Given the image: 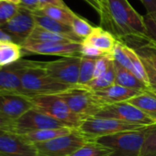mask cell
<instances>
[{
	"label": "cell",
	"instance_id": "cell-37",
	"mask_svg": "<svg viewBox=\"0 0 156 156\" xmlns=\"http://www.w3.org/2000/svg\"><path fill=\"white\" fill-rule=\"evenodd\" d=\"M20 7L26 8L29 11L35 12L40 9V5L39 0H20L18 5Z\"/></svg>",
	"mask_w": 156,
	"mask_h": 156
},
{
	"label": "cell",
	"instance_id": "cell-12",
	"mask_svg": "<svg viewBox=\"0 0 156 156\" xmlns=\"http://www.w3.org/2000/svg\"><path fill=\"white\" fill-rule=\"evenodd\" d=\"M23 53L25 54H38V55H51L59 57H73L81 56V43L77 42H50V43H37L27 44L22 46Z\"/></svg>",
	"mask_w": 156,
	"mask_h": 156
},
{
	"label": "cell",
	"instance_id": "cell-47",
	"mask_svg": "<svg viewBox=\"0 0 156 156\" xmlns=\"http://www.w3.org/2000/svg\"><path fill=\"white\" fill-rule=\"evenodd\" d=\"M0 69H1V68H0Z\"/></svg>",
	"mask_w": 156,
	"mask_h": 156
},
{
	"label": "cell",
	"instance_id": "cell-19",
	"mask_svg": "<svg viewBox=\"0 0 156 156\" xmlns=\"http://www.w3.org/2000/svg\"><path fill=\"white\" fill-rule=\"evenodd\" d=\"M114 69H115V83L120 86L135 90L142 92L149 91L150 89L140 80L138 77L133 74L131 70L125 69L118 62L114 60Z\"/></svg>",
	"mask_w": 156,
	"mask_h": 156
},
{
	"label": "cell",
	"instance_id": "cell-27",
	"mask_svg": "<svg viewBox=\"0 0 156 156\" xmlns=\"http://www.w3.org/2000/svg\"><path fill=\"white\" fill-rule=\"evenodd\" d=\"M125 50H126V53L129 56V58L132 65L134 74L138 77V79H140L150 89L149 80H148V76L146 73V69H145L144 64H143V60L141 59L139 54L137 53V51L134 48H132L131 47H130L126 44H125Z\"/></svg>",
	"mask_w": 156,
	"mask_h": 156
},
{
	"label": "cell",
	"instance_id": "cell-8",
	"mask_svg": "<svg viewBox=\"0 0 156 156\" xmlns=\"http://www.w3.org/2000/svg\"><path fill=\"white\" fill-rule=\"evenodd\" d=\"M95 117L115 119L123 122L141 126H151L156 124L154 120H152L139 108L127 101L105 105Z\"/></svg>",
	"mask_w": 156,
	"mask_h": 156
},
{
	"label": "cell",
	"instance_id": "cell-39",
	"mask_svg": "<svg viewBox=\"0 0 156 156\" xmlns=\"http://www.w3.org/2000/svg\"><path fill=\"white\" fill-rule=\"evenodd\" d=\"M84 1L87 5H89L98 14V16L100 17V20H101L103 18V16H104V8H103V6L96 0H84Z\"/></svg>",
	"mask_w": 156,
	"mask_h": 156
},
{
	"label": "cell",
	"instance_id": "cell-33",
	"mask_svg": "<svg viewBox=\"0 0 156 156\" xmlns=\"http://www.w3.org/2000/svg\"><path fill=\"white\" fill-rule=\"evenodd\" d=\"M143 17L145 27L144 40L146 42L156 43V12L147 13Z\"/></svg>",
	"mask_w": 156,
	"mask_h": 156
},
{
	"label": "cell",
	"instance_id": "cell-17",
	"mask_svg": "<svg viewBox=\"0 0 156 156\" xmlns=\"http://www.w3.org/2000/svg\"><path fill=\"white\" fill-rule=\"evenodd\" d=\"M33 15H34V19H35V23H36L37 27H40L41 28H44V29L53 32V33L65 35V36L71 37L72 39H74V41H76L78 43H82L83 39H81L80 37H78L77 36L74 35L71 26L62 23L60 21H57V20L46 16L45 14L41 13L40 11H35V12H33Z\"/></svg>",
	"mask_w": 156,
	"mask_h": 156
},
{
	"label": "cell",
	"instance_id": "cell-45",
	"mask_svg": "<svg viewBox=\"0 0 156 156\" xmlns=\"http://www.w3.org/2000/svg\"><path fill=\"white\" fill-rule=\"evenodd\" d=\"M96 1H97L102 6H103V8H104V0H96ZM104 15H105V8H104ZM104 17V16H103Z\"/></svg>",
	"mask_w": 156,
	"mask_h": 156
},
{
	"label": "cell",
	"instance_id": "cell-29",
	"mask_svg": "<svg viewBox=\"0 0 156 156\" xmlns=\"http://www.w3.org/2000/svg\"><path fill=\"white\" fill-rule=\"evenodd\" d=\"M96 61L97 58H91L86 57L81 58L79 68V79L77 84L78 86H85L94 79Z\"/></svg>",
	"mask_w": 156,
	"mask_h": 156
},
{
	"label": "cell",
	"instance_id": "cell-13",
	"mask_svg": "<svg viewBox=\"0 0 156 156\" xmlns=\"http://www.w3.org/2000/svg\"><path fill=\"white\" fill-rule=\"evenodd\" d=\"M31 98L19 93H0V115L15 122L32 109Z\"/></svg>",
	"mask_w": 156,
	"mask_h": 156
},
{
	"label": "cell",
	"instance_id": "cell-21",
	"mask_svg": "<svg viewBox=\"0 0 156 156\" xmlns=\"http://www.w3.org/2000/svg\"><path fill=\"white\" fill-rule=\"evenodd\" d=\"M24 56L22 46L9 40H0V68L12 65Z\"/></svg>",
	"mask_w": 156,
	"mask_h": 156
},
{
	"label": "cell",
	"instance_id": "cell-18",
	"mask_svg": "<svg viewBox=\"0 0 156 156\" xmlns=\"http://www.w3.org/2000/svg\"><path fill=\"white\" fill-rule=\"evenodd\" d=\"M117 40L118 39L113 34L105 30L102 27H95L93 33L85 38L83 42L98 48L107 56L112 58V51Z\"/></svg>",
	"mask_w": 156,
	"mask_h": 156
},
{
	"label": "cell",
	"instance_id": "cell-46",
	"mask_svg": "<svg viewBox=\"0 0 156 156\" xmlns=\"http://www.w3.org/2000/svg\"><path fill=\"white\" fill-rule=\"evenodd\" d=\"M153 92H154V93H155V94H156V91H153Z\"/></svg>",
	"mask_w": 156,
	"mask_h": 156
},
{
	"label": "cell",
	"instance_id": "cell-40",
	"mask_svg": "<svg viewBox=\"0 0 156 156\" xmlns=\"http://www.w3.org/2000/svg\"><path fill=\"white\" fill-rule=\"evenodd\" d=\"M40 8L46 5H65L63 0H39Z\"/></svg>",
	"mask_w": 156,
	"mask_h": 156
},
{
	"label": "cell",
	"instance_id": "cell-2",
	"mask_svg": "<svg viewBox=\"0 0 156 156\" xmlns=\"http://www.w3.org/2000/svg\"><path fill=\"white\" fill-rule=\"evenodd\" d=\"M20 63V80L23 94L26 96L59 94L71 88L51 77L42 68L40 61L21 58Z\"/></svg>",
	"mask_w": 156,
	"mask_h": 156
},
{
	"label": "cell",
	"instance_id": "cell-31",
	"mask_svg": "<svg viewBox=\"0 0 156 156\" xmlns=\"http://www.w3.org/2000/svg\"><path fill=\"white\" fill-rule=\"evenodd\" d=\"M142 156H156V124L148 126L146 129Z\"/></svg>",
	"mask_w": 156,
	"mask_h": 156
},
{
	"label": "cell",
	"instance_id": "cell-28",
	"mask_svg": "<svg viewBox=\"0 0 156 156\" xmlns=\"http://www.w3.org/2000/svg\"><path fill=\"white\" fill-rule=\"evenodd\" d=\"M115 83V69H114V60L110 64L108 70L100 77L94 78L86 85L83 86L90 90H98L107 87H109Z\"/></svg>",
	"mask_w": 156,
	"mask_h": 156
},
{
	"label": "cell",
	"instance_id": "cell-26",
	"mask_svg": "<svg viewBox=\"0 0 156 156\" xmlns=\"http://www.w3.org/2000/svg\"><path fill=\"white\" fill-rule=\"evenodd\" d=\"M113 151L96 141H89L68 156H109Z\"/></svg>",
	"mask_w": 156,
	"mask_h": 156
},
{
	"label": "cell",
	"instance_id": "cell-3",
	"mask_svg": "<svg viewBox=\"0 0 156 156\" xmlns=\"http://www.w3.org/2000/svg\"><path fill=\"white\" fill-rule=\"evenodd\" d=\"M147 127L99 137L94 141L111 149L113 153L109 156H142V147Z\"/></svg>",
	"mask_w": 156,
	"mask_h": 156
},
{
	"label": "cell",
	"instance_id": "cell-30",
	"mask_svg": "<svg viewBox=\"0 0 156 156\" xmlns=\"http://www.w3.org/2000/svg\"><path fill=\"white\" fill-rule=\"evenodd\" d=\"M71 27L74 35L83 40L89 37L95 29V27H93L86 19L79 16L77 14H75L73 18Z\"/></svg>",
	"mask_w": 156,
	"mask_h": 156
},
{
	"label": "cell",
	"instance_id": "cell-22",
	"mask_svg": "<svg viewBox=\"0 0 156 156\" xmlns=\"http://www.w3.org/2000/svg\"><path fill=\"white\" fill-rule=\"evenodd\" d=\"M134 49L137 51L144 64L151 91H156V52L145 45Z\"/></svg>",
	"mask_w": 156,
	"mask_h": 156
},
{
	"label": "cell",
	"instance_id": "cell-20",
	"mask_svg": "<svg viewBox=\"0 0 156 156\" xmlns=\"http://www.w3.org/2000/svg\"><path fill=\"white\" fill-rule=\"evenodd\" d=\"M74 128L70 127H62V128H52V129H44L38 130L33 132H29L19 134L27 143L31 144H40L51 141L53 139L67 135L73 132Z\"/></svg>",
	"mask_w": 156,
	"mask_h": 156
},
{
	"label": "cell",
	"instance_id": "cell-35",
	"mask_svg": "<svg viewBox=\"0 0 156 156\" xmlns=\"http://www.w3.org/2000/svg\"><path fill=\"white\" fill-rule=\"evenodd\" d=\"M112 61H113V58L108 56L97 58L96 61V65H95L94 78H98L102 76L108 70Z\"/></svg>",
	"mask_w": 156,
	"mask_h": 156
},
{
	"label": "cell",
	"instance_id": "cell-14",
	"mask_svg": "<svg viewBox=\"0 0 156 156\" xmlns=\"http://www.w3.org/2000/svg\"><path fill=\"white\" fill-rule=\"evenodd\" d=\"M0 156H38V153L35 145L19 134L0 132Z\"/></svg>",
	"mask_w": 156,
	"mask_h": 156
},
{
	"label": "cell",
	"instance_id": "cell-4",
	"mask_svg": "<svg viewBox=\"0 0 156 156\" xmlns=\"http://www.w3.org/2000/svg\"><path fill=\"white\" fill-rule=\"evenodd\" d=\"M34 107L70 128L78 129L83 119L73 112L58 94L36 95L30 97Z\"/></svg>",
	"mask_w": 156,
	"mask_h": 156
},
{
	"label": "cell",
	"instance_id": "cell-41",
	"mask_svg": "<svg viewBox=\"0 0 156 156\" xmlns=\"http://www.w3.org/2000/svg\"><path fill=\"white\" fill-rule=\"evenodd\" d=\"M147 10V13L156 12V0H141Z\"/></svg>",
	"mask_w": 156,
	"mask_h": 156
},
{
	"label": "cell",
	"instance_id": "cell-16",
	"mask_svg": "<svg viewBox=\"0 0 156 156\" xmlns=\"http://www.w3.org/2000/svg\"><path fill=\"white\" fill-rule=\"evenodd\" d=\"M20 60L0 69V93L23 94L20 80ZM24 95V94H23Z\"/></svg>",
	"mask_w": 156,
	"mask_h": 156
},
{
	"label": "cell",
	"instance_id": "cell-38",
	"mask_svg": "<svg viewBox=\"0 0 156 156\" xmlns=\"http://www.w3.org/2000/svg\"><path fill=\"white\" fill-rule=\"evenodd\" d=\"M13 123H14V122L9 121L0 115V132H8V133H15Z\"/></svg>",
	"mask_w": 156,
	"mask_h": 156
},
{
	"label": "cell",
	"instance_id": "cell-36",
	"mask_svg": "<svg viewBox=\"0 0 156 156\" xmlns=\"http://www.w3.org/2000/svg\"><path fill=\"white\" fill-rule=\"evenodd\" d=\"M81 56L86 57V58H97L100 57H105L107 55L105 53H103L101 50H99L98 48H95L89 44L84 43L82 41V43H81Z\"/></svg>",
	"mask_w": 156,
	"mask_h": 156
},
{
	"label": "cell",
	"instance_id": "cell-1",
	"mask_svg": "<svg viewBox=\"0 0 156 156\" xmlns=\"http://www.w3.org/2000/svg\"><path fill=\"white\" fill-rule=\"evenodd\" d=\"M104 8L105 15L100 20L101 26L109 27L114 36L125 41L144 40L143 17L128 0H104Z\"/></svg>",
	"mask_w": 156,
	"mask_h": 156
},
{
	"label": "cell",
	"instance_id": "cell-24",
	"mask_svg": "<svg viewBox=\"0 0 156 156\" xmlns=\"http://www.w3.org/2000/svg\"><path fill=\"white\" fill-rule=\"evenodd\" d=\"M127 102L139 108L156 122V94L154 92L151 90L143 92L130 99Z\"/></svg>",
	"mask_w": 156,
	"mask_h": 156
},
{
	"label": "cell",
	"instance_id": "cell-23",
	"mask_svg": "<svg viewBox=\"0 0 156 156\" xmlns=\"http://www.w3.org/2000/svg\"><path fill=\"white\" fill-rule=\"evenodd\" d=\"M50 42H76L71 37L61 35L57 33H53L51 31H48L44 28H41L40 27H35L33 31L31 32L30 36L27 39V41L23 45L27 44H37V43H50ZM78 43V42H77ZM22 45V46H23Z\"/></svg>",
	"mask_w": 156,
	"mask_h": 156
},
{
	"label": "cell",
	"instance_id": "cell-11",
	"mask_svg": "<svg viewBox=\"0 0 156 156\" xmlns=\"http://www.w3.org/2000/svg\"><path fill=\"white\" fill-rule=\"evenodd\" d=\"M35 27L36 23L33 12L19 6L16 16L0 27L12 37L14 42L22 46L27 41Z\"/></svg>",
	"mask_w": 156,
	"mask_h": 156
},
{
	"label": "cell",
	"instance_id": "cell-15",
	"mask_svg": "<svg viewBox=\"0 0 156 156\" xmlns=\"http://www.w3.org/2000/svg\"><path fill=\"white\" fill-rule=\"evenodd\" d=\"M93 92L97 100L103 106L119 102H124L143 93L142 91L128 89L118 84H113L109 87L98 90H93Z\"/></svg>",
	"mask_w": 156,
	"mask_h": 156
},
{
	"label": "cell",
	"instance_id": "cell-43",
	"mask_svg": "<svg viewBox=\"0 0 156 156\" xmlns=\"http://www.w3.org/2000/svg\"><path fill=\"white\" fill-rule=\"evenodd\" d=\"M144 45L147 46L149 48L153 49L154 51H155L156 52V43H154V42H146Z\"/></svg>",
	"mask_w": 156,
	"mask_h": 156
},
{
	"label": "cell",
	"instance_id": "cell-7",
	"mask_svg": "<svg viewBox=\"0 0 156 156\" xmlns=\"http://www.w3.org/2000/svg\"><path fill=\"white\" fill-rule=\"evenodd\" d=\"M89 141L78 129H74L67 135L34 145L38 156H68Z\"/></svg>",
	"mask_w": 156,
	"mask_h": 156
},
{
	"label": "cell",
	"instance_id": "cell-5",
	"mask_svg": "<svg viewBox=\"0 0 156 156\" xmlns=\"http://www.w3.org/2000/svg\"><path fill=\"white\" fill-rule=\"evenodd\" d=\"M73 112L84 120L95 117L103 105L97 100L93 90L83 86H74L58 94Z\"/></svg>",
	"mask_w": 156,
	"mask_h": 156
},
{
	"label": "cell",
	"instance_id": "cell-34",
	"mask_svg": "<svg viewBox=\"0 0 156 156\" xmlns=\"http://www.w3.org/2000/svg\"><path fill=\"white\" fill-rule=\"evenodd\" d=\"M19 9V5L6 0H0V27L13 18Z\"/></svg>",
	"mask_w": 156,
	"mask_h": 156
},
{
	"label": "cell",
	"instance_id": "cell-25",
	"mask_svg": "<svg viewBox=\"0 0 156 156\" xmlns=\"http://www.w3.org/2000/svg\"><path fill=\"white\" fill-rule=\"evenodd\" d=\"M38 11H40L46 16L69 26H71L73 18L75 15V13L73 12L66 5H46V6L41 7Z\"/></svg>",
	"mask_w": 156,
	"mask_h": 156
},
{
	"label": "cell",
	"instance_id": "cell-6",
	"mask_svg": "<svg viewBox=\"0 0 156 156\" xmlns=\"http://www.w3.org/2000/svg\"><path fill=\"white\" fill-rule=\"evenodd\" d=\"M147 126L130 124L115 119L90 117L84 120L78 130L88 139L94 141L99 137L112 135L123 132L137 131Z\"/></svg>",
	"mask_w": 156,
	"mask_h": 156
},
{
	"label": "cell",
	"instance_id": "cell-44",
	"mask_svg": "<svg viewBox=\"0 0 156 156\" xmlns=\"http://www.w3.org/2000/svg\"><path fill=\"white\" fill-rule=\"evenodd\" d=\"M6 1H8V2H11V3H14V4H17V5H19V3H20V0H6Z\"/></svg>",
	"mask_w": 156,
	"mask_h": 156
},
{
	"label": "cell",
	"instance_id": "cell-9",
	"mask_svg": "<svg viewBox=\"0 0 156 156\" xmlns=\"http://www.w3.org/2000/svg\"><path fill=\"white\" fill-rule=\"evenodd\" d=\"M81 58L79 56L62 57L52 61L41 62L42 68L53 79L71 87L78 84Z\"/></svg>",
	"mask_w": 156,
	"mask_h": 156
},
{
	"label": "cell",
	"instance_id": "cell-32",
	"mask_svg": "<svg viewBox=\"0 0 156 156\" xmlns=\"http://www.w3.org/2000/svg\"><path fill=\"white\" fill-rule=\"evenodd\" d=\"M112 58H113V60L118 62L120 65H121L125 69L131 70L134 74L132 65H131L129 56L127 55L126 50H125V43H123L121 40H119V39L117 40L116 45L112 51Z\"/></svg>",
	"mask_w": 156,
	"mask_h": 156
},
{
	"label": "cell",
	"instance_id": "cell-10",
	"mask_svg": "<svg viewBox=\"0 0 156 156\" xmlns=\"http://www.w3.org/2000/svg\"><path fill=\"white\" fill-rule=\"evenodd\" d=\"M13 127L15 133L21 134L38 130L62 128L67 126L39 109L33 107L20 118L16 120L13 123Z\"/></svg>",
	"mask_w": 156,
	"mask_h": 156
},
{
	"label": "cell",
	"instance_id": "cell-42",
	"mask_svg": "<svg viewBox=\"0 0 156 156\" xmlns=\"http://www.w3.org/2000/svg\"><path fill=\"white\" fill-rule=\"evenodd\" d=\"M0 40H9V41H13L12 40V37L6 32H5L1 27H0Z\"/></svg>",
	"mask_w": 156,
	"mask_h": 156
}]
</instances>
